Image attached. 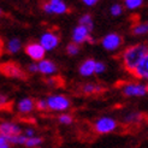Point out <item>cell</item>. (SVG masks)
I'll list each match as a JSON object with an SVG mask.
<instances>
[{"instance_id":"1","label":"cell","mask_w":148,"mask_h":148,"mask_svg":"<svg viewBox=\"0 0 148 148\" xmlns=\"http://www.w3.org/2000/svg\"><path fill=\"white\" fill-rule=\"evenodd\" d=\"M147 53H148V46L143 45V43H138V45L127 48L122 57L125 69L128 71L134 72Z\"/></svg>"},{"instance_id":"2","label":"cell","mask_w":148,"mask_h":148,"mask_svg":"<svg viewBox=\"0 0 148 148\" xmlns=\"http://www.w3.org/2000/svg\"><path fill=\"white\" fill-rule=\"evenodd\" d=\"M117 127H118L117 121L114 119V118L107 117V116L98 118V119L95 121L94 124H93V129L98 135L111 134V132L116 131Z\"/></svg>"},{"instance_id":"3","label":"cell","mask_w":148,"mask_h":148,"mask_svg":"<svg viewBox=\"0 0 148 148\" xmlns=\"http://www.w3.org/2000/svg\"><path fill=\"white\" fill-rule=\"evenodd\" d=\"M47 100V105H48V110L52 112H60L64 113L65 111H68L71 106V102L69 100V98H66L63 94H53L49 95L46 99Z\"/></svg>"},{"instance_id":"4","label":"cell","mask_w":148,"mask_h":148,"mask_svg":"<svg viewBox=\"0 0 148 148\" xmlns=\"http://www.w3.org/2000/svg\"><path fill=\"white\" fill-rule=\"evenodd\" d=\"M122 92L128 98H141L148 93L147 87L142 83H125L122 88Z\"/></svg>"},{"instance_id":"5","label":"cell","mask_w":148,"mask_h":148,"mask_svg":"<svg viewBox=\"0 0 148 148\" xmlns=\"http://www.w3.org/2000/svg\"><path fill=\"white\" fill-rule=\"evenodd\" d=\"M19 134H23V128L16 122L11 121H4L0 123V135L4 136H16Z\"/></svg>"},{"instance_id":"6","label":"cell","mask_w":148,"mask_h":148,"mask_svg":"<svg viewBox=\"0 0 148 148\" xmlns=\"http://www.w3.org/2000/svg\"><path fill=\"white\" fill-rule=\"evenodd\" d=\"M46 49L41 46L40 42H32L27 45L25 47V53L30 57L34 62H41L43 60V58H45V54H46Z\"/></svg>"},{"instance_id":"7","label":"cell","mask_w":148,"mask_h":148,"mask_svg":"<svg viewBox=\"0 0 148 148\" xmlns=\"http://www.w3.org/2000/svg\"><path fill=\"white\" fill-rule=\"evenodd\" d=\"M43 11L48 14H63L68 11V5L64 0H49L48 3L43 4Z\"/></svg>"},{"instance_id":"8","label":"cell","mask_w":148,"mask_h":148,"mask_svg":"<svg viewBox=\"0 0 148 148\" xmlns=\"http://www.w3.org/2000/svg\"><path fill=\"white\" fill-rule=\"evenodd\" d=\"M101 45L106 51H116L122 45V38L116 33H110L102 38Z\"/></svg>"},{"instance_id":"9","label":"cell","mask_w":148,"mask_h":148,"mask_svg":"<svg viewBox=\"0 0 148 148\" xmlns=\"http://www.w3.org/2000/svg\"><path fill=\"white\" fill-rule=\"evenodd\" d=\"M40 43L46 51H52L59 45V36L52 32H45L40 36Z\"/></svg>"},{"instance_id":"10","label":"cell","mask_w":148,"mask_h":148,"mask_svg":"<svg viewBox=\"0 0 148 148\" xmlns=\"http://www.w3.org/2000/svg\"><path fill=\"white\" fill-rule=\"evenodd\" d=\"M89 38H90V30L88 28L83 27V25L78 24L72 30V42L76 43V45H78V46L83 42H88Z\"/></svg>"},{"instance_id":"11","label":"cell","mask_w":148,"mask_h":148,"mask_svg":"<svg viewBox=\"0 0 148 148\" xmlns=\"http://www.w3.org/2000/svg\"><path fill=\"white\" fill-rule=\"evenodd\" d=\"M95 66H97V62L94 59H87L79 65L78 69L79 75L83 77H90L95 73Z\"/></svg>"},{"instance_id":"12","label":"cell","mask_w":148,"mask_h":148,"mask_svg":"<svg viewBox=\"0 0 148 148\" xmlns=\"http://www.w3.org/2000/svg\"><path fill=\"white\" fill-rule=\"evenodd\" d=\"M35 108V101L32 98H23L17 103V111L21 114H29Z\"/></svg>"},{"instance_id":"13","label":"cell","mask_w":148,"mask_h":148,"mask_svg":"<svg viewBox=\"0 0 148 148\" xmlns=\"http://www.w3.org/2000/svg\"><path fill=\"white\" fill-rule=\"evenodd\" d=\"M38 64H39V72L42 73V75L51 76V75H54L57 72V65L52 60L43 59V60L39 62Z\"/></svg>"},{"instance_id":"14","label":"cell","mask_w":148,"mask_h":148,"mask_svg":"<svg viewBox=\"0 0 148 148\" xmlns=\"http://www.w3.org/2000/svg\"><path fill=\"white\" fill-rule=\"evenodd\" d=\"M132 73L141 79H148V53L145 56V58L141 60V63L138 64V66Z\"/></svg>"},{"instance_id":"15","label":"cell","mask_w":148,"mask_h":148,"mask_svg":"<svg viewBox=\"0 0 148 148\" xmlns=\"http://www.w3.org/2000/svg\"><path fill=\"white\" fill-rule=\"evenodd\" d=\"M21 48H22V42L17 38H13V39L9 40L6 43V51L11 54H14V53H17V52H19Z\"/></svg>"},{"instance_id":"16","label":"cell","mask_w":148,"mask_h":148,"mask_svg":"<svg viewBox=\"0 0 148 148\" xmlns=\"http://www.w3.org/2000/svg\"><path fill=\"white\" fill-rule=\"evenodd\" d=\"M142 113L140 112H129L128 114H125L123 121L125 124H138L142 121Z\"/></svg>"},{"instance_id":"17","label":"cell","mask_w":148,"mask_h":148,"mask_svg":"<svg viewBox=\"0 0 148 148\" xmlns=\"http://www.w3.org/2000/svg\"><path fill=\"white\" fill-rule=\"evenodd\" d=\"M3 70L5 71L6 75H9L11 77H23V72L21 71V69L17 65H13V64L5 65Z\"/></svg>"},{"instance_id":"18","label":"cell","mask_w":148,"mask_h":148,"mask_svg":"<svg viewBox=\"0 0 148 148\" xmlns=\"http://www.w3.org/2000/svg\"><path fill=\"white\" fill-rule=\"evenodd\" d=\"M43 142V137L41 136H34V137H30V138H27V142L24 145L25 148H39Z\"/></svg>"},{"instance_id":"19","label":"cell","mask_w":148,"mask_h":148,"mask_svg":"<svg viewBox=\"0 0 148 148\" xmlns=\"http://www.w3.org/2000/svg\"><path fill=\"white\" fill-rule=\"evenodd\" d=\"M78 24H79V25H83V27H86V28H88L90 32L93 30V27H94V24H93V18H92L90 14H88V13L82 14V16H81V18H79V23H78Z\"/></svg>"},{"instance_id":"20","label":"cell","mask_w":148,"mask_h":148,"mask_svg":"<svg viewBox=\"0 0 148 148\" xmlns=\"http://www.w3.org/2000/svg\"><path fill=\"white\" fill-rule=\"evenodd\" d=\"M102 90V88L100 86H97V84H93V83H87L82 87V92L87 95H90V94H94V93H99Z\"/></svg>"},{"instance_id":"21","label":"cell","mask_w":148,"mask_h":148,"mask_svg":"<svg viewBox=\"0 0 148 148\" xmlns=\"http://www.w3.org/2000/svg\"><path fill=\"white\" fill-rule=\"evenodd\" d=\"M7 138L10 140L12 146H23L24 147V145L27 142V137L23 134H19V135H16V136H10Z\"/></svg>"},{"instance_id":"22","label":"cell","mask_w":148,"mask_h":148,"mask_svg":"<svg viewBox=\"0 0 148 148\" xmlns=\"http://www.w3.org/2000/svg\"><path fill=\"white\" fill-rule=\"evenodd\" d=\"M58 122L62 125H71L73 123V117L69 113H60L58 116Z\"/></svg>"},{"instance_id":"23","label":"cell","mask_w":148,"mask_h":148,"mask_svg":"<svg viewBox=\"0 0 148 148\" xmlns=\"http://www.w3.org/2000/svg\"><path fill=\"white\" fill-rule=\"evenodd\" d=\"M143 0H124V6L128 10H136L140 6H142Z\"/></svg>"},{"instance_id":"24","label":"cell","mask_w":148,"mask_h":148,"mask_svg":"<svg viewBox=\"0 0 148 148\" xmlns=\"http://www.w3.org/2000/svg\"><path fill=\"white\" fill-rule=\"evenodd\" d=\"M132 33L135 35H145L148 33V24H145V23H140V24H136L134 28H132Z\"/></svg>"},{"instance_id":"25","label":"cell","mask_w":148,"mask_h":148,"mask_svg":"<svg viewBox=\"0 0 148 148\" xmlns=\"http://www.w3.org/2000/svg\"><path fill=\"white\" fill-rule=\"evenodd\" d=\"M35 108L40 111V112H45L48 110V105H47V100L46 99H39L38 101H35Z\"/></svg>"},{"instance_id":"26","label":"cell","mask_w":148,"mask_h":148,"mask_svg":"<svg viewBox=\"0 0 148 148\" xmlns=\"http://www.w3.org/2000/svg\"><path fill=\"white\" fill-rule=\"evenodd\" d=\"M66 52H68L69 56H77L79 53V46L76 45V43L71 42L66 46Z\"/></svg>"},{"instance_id":"27","label":"cell","mask_w":148,"mask_h":148,"mask_svg":"<svg viewBox=\"0 0 148 148\" xmlns=\"http://www.w3.org/2000/svg\"><path fill=\"white\" fill-rule=\"evenodd\" d=\"M110 12L112 16L117 17V16H121L122 12H123V6L121 4H113L112 6H111V9H110Z\"/></svg>"},{"instance_id":"28","label":"cell","mask_w":148,"mask_h":148,"mask_svg":"<svg viewBox=\"0 0 148 148\" xmlns=\"http://www.w3.org/2000/svg\"><path fill=\"white\" fill-rule=\"evenodd\" d=\"M0 148H12V145L7 136L0 135Z\"/></svg>"},{"instance_id":"29","label":"cell","mask_w":148,"mask_h":148,"mask_svg":"<svg viewBox=\"0 0 148 148\" xmlns=\"http://www.w3.org/2000/svg\"><path fill=\"white\" fill-rule=\"evenodd\" d=\"M23 135H24L27 138L34 137V136H36V130H35L33 127H27V128L23 129Z\"/></svg>"},{"instance_id":"30","label":"cell","mask_w":148,"mask_h":148,"mask_svg":"<svg viewBox=\"0 0 148 148\" xmlns=\"http://www.w3.org/2000/svg\"><path fill=\"white\" fill-rule=\"evenodd\" d=\"M105 70H106V65L103 64L102 62H97V66H95V73L100 75V73L105 72Z\"/></svg>"},{"instance_id":"31","label":"cell","mask_w":148,"mask_h":148,"mask_svg":"<svg viewBox=\"0 0 148 148\" xmlns=\"http://www.w3.org/2000/svg\"><path fill=\"white\" fill-rule=\"evenodd\" d=\"M28 71L32 72V73H35V72H39V64L38 63H32L28 65Z\"/></svg>"},{"instance_id":"32","label":"cell","mask_w":148,"mask_h":148,"mask_svg":"<svg viewBox=\"0 0 148 148\" xmlns=\"http://www.w3.org/2000/svg\"><path fill=\"white\" fill-rule=\"evenodd\" d=\"M6 103H7V97L4 94H1L0 95V105H1V107H4Z\"/></svg>"},{"instance_id":"33","label":"cell","mask_w":148,"mask_h":148,"mask_svg":"<svg viewBox=\"0 0 148 148\" xmlns=\"http://www.w3.org/2000/svg\"><path fill=\"white\" fill-rule=\"evenodd\" d=\"M83 4L87 5V6H94L95 4L98 3V0H82Z\"/></svg>"},{"instance_id":"34","label":"cell","mask_w":148,"mask_h":148,"mask_svg":"<svg viewBox=\"0 0 148 148\" xmlns=\"http://www.w3.org/2000/svg\"><path fill=\"white\" fill-rule=\"evenodd\" d=\"M146 87H147V92H148V84H146Z\"/></svg>"},{"instance_id":"35","label":"cell","mask_w":148,"mask_h":148,"mask_svg":"<svg viewBox=\"0 0 148 148\" xmlns=\"http://www.w3.org/2000/svg\"><path fill=\"white\" fill-rule=\"evenodd\" d=\"M39 148H41V147H39Z\"/></svg>"}]
</instances>
